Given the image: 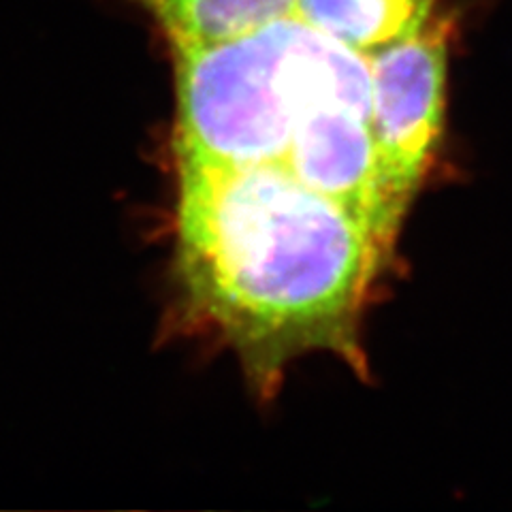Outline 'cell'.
Masks as SVG:
<instances>
[{
	"instance_id": "cell-3",
	"label": "cell",
	"mask_w": 512,
	"mask_h": 512,
	"mask_svg": "<svg viewBox=\"0 0 512 512\" xmlns=\"http://www.w3.org/2000/svg\"><path fill=\"white\" fill-rule=\"evenodd\" d=\"M453 18L434 13L370 56L372 135L389 210L402 224L444 128Z\"/></svg>"
},
{
	"instance_id": "cell-6",
	"label": "cell",
	"mask_w": 512,
	"mask_h": 512,
	"mask_svg": "<svg viewBox=\"0 0 512 512\" xmlns=\"http://www.w3.org/2000/svg\"><path fill=\"white\" fill-rule=\"evenodd\" d=\"M438 11V0H297L301 20L338 41L372 54L421 28Z\"/></svg>"
},
{
	"instance_id": "cell-2",
	"label": "cell",
	"mask_w": 512,
	"mask_h": 512,
	"mask_svg": "<svg viewBox=\"0 0 512 512\" xmlns=\"http://www.w3.org/2000/svg\"><path fill=\"white\" fill-rule=\"evenodd\" d=\"M180 167L280 165L299 120L344 103L372 116L370 56L297 13L248 35L175 47Z\"/></svg>"
},
{
	"instance_id": "cell-1",
	"label": "cell",
	"mask_w": 512,
	"mask_h": 512,
	"mask_svg": "<svg viewBox=\"0 0 512 512\" xmlns=\"http://www.w3.org/2000/svg\"><path fill=\"white\" fill-rule=\"evenodd\" d=\"M389 254L370 224L282 165L180 167L182 291L261 393L312 350L365 372L359 320Z\"/></svg>"
},
{
	"instance_id": "cell-4",
	"label": "cell",
	"mask_w": 512,
	"mask_h": 512,
	"mask_svg": "<svg viewBox=\"0 0 512 512\" xmlns=\"http://www.w3.org/2000/svg\"><path fill=\"white\" fill-rule=\"evenodd\" d=\"M280 165L303 186L348 207L393 248L399 224L384 199L370 114L344 103L312 109L295 126Z\"/></svg>"
},
{
	"instance_id": "cell-5",
	"label": "cell",
	"mask_w": 512,
	"mask_h": 512,
	"mask_svg": "<svg viewBox=\"0 0 512 512\" xmlns=\"http://www.w3.org/2000/svg\"><path fill=\"white\" fill-rule=\"evenodd\" d=\"M175 47L212 45L293 15L297 0H137Z\"/></svg>"
}]
</instances>
